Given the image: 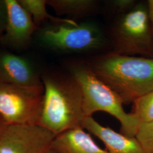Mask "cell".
Wrapping results in <instances>:
<instances>
[{
    "label": "cell",
    "instance_id": "6da1fadb",
    "mask_svg": "<svg viewBox=\"0 0 153 153\" xmlns=\"http://www.w3.org/2000/svg\"><path fill=\"white\" fill-rule=\"evenodd\" d=\"M43 108L39 125L56 136L82 127L86 117L81 86L72 75L44 73Z\"/></svg>",
    "mask_w": 153,
    "mask_h": 153
},
{
    "label": "cell",
    "instance_id": "7a4b0ae2",
    "mask_svg": "<svg viewBox=\"0 0 153 153\" xmlns=\"http://www.w3.org/2000/svg\"><path fill=\"white\" fill-rule=\"evenodd\" d=\"M92 71L117 93L124 104L153 91V59L112 53L97 61Z\"/></svg>",
    "mask_w": 153,
    "mask_h": 153
},
{
    "label": "cell",
    "instance_id": "3957f363",
    "mask_svg": "<svg viewBox=\"0 0 153 153\" xmlns=\"http://www.w3.org/2000/svg\"><path fill=\"white\" fill-rule=\"evenodd\" d=\"M72 76L79 84L83 94V109L85 117L92 116L99 111L104 112L115 117L120 123L121 133L135 137L141 123L132 112L124 109L120 96L92 71L76 68Z\"/></svg>",
    "mask_w": 153,
    "mask_h": 153
},
{
    "label": "cell",
    "instance_id": "277c9868",
    "mask_svg": "<svg viewBox=\"0 0 153 153\" xmlns=\"http://www.w3.org/2000/svg\"><path fill=\"white\" fill-rule=\"evenodd\" d=\"M39 45L62 53H78L100 48L103 36L90 23H51L39 28L34 38Z\"/></svg>",
    "mask_w": 153,
    "mask_h": 153
},
{
    "label": "cell",
    "instance_id": "5b68a950",
    "mask_svg": "<svg viewBox=\"0 0 153 153\" xmlns=\"http://www.w3.org/2000/svg\"><path fill=\"white\" fill-rule=\"evenodd\" d=\"M43 97L44 86L0 83V116L7 125H39Z\"/></svg>",
    "mask_w": 153,
    "mask_h": 153
},
{
    "label": "cell",
    "instance_id": "8992f818",
    "mask_svg": "<svg viewBox=\"0 0 153 153\" xmlns=\"http://www.w3.org/2000/svg\"><path fill=\"white\" fill-rule=\"evenodd\" d=\"M115 33V53L128 56L153 53V33L145 6L139 4L124 15Z\"/></svg>",
    "mask_w": 153,
    "mask_h": 153
},
{
    "label": "cell",
    "instance_id": "52a82bcc",
    "mask_svg": "<svg viewBox=\"0 0 153 153\" xmlns=\"http://www.w3.org/2000/svg\"><path fill=\"white\" fill-rule=\"evenodd\" d=\"M55 137L40 125H7L0 136V153H47Z\"/></svg>",
    "mask_w": 153,
    "mask_h": 153
},
{
    "label": "cell",
    "instance_id": "ba28073f",
    "mask_svg": "<svg viewBox=\"0 0 153 153\" xmlns=\"http://www.w3.org/2000/svg\"><path fill=\"white\" fill-rule=\"evenodd\" d=\"M5 2L6 23L0 45L8 51L25 50L31 45L39 27L18 0H5Z\"/></svg>",
    "mask_w": 153,
    "mask_h": 153
},
{
    "label": "cell",
    "instance_id": "9c48e42d",
    "mask_svg": "<svg viewBox=\"0 0 153 153\" xmlns=\"http://www.w3.org/2000/svg\"><path fill=\"white\" fill-rule=\"evenodd\" d=\"M0 83L27 88L43 87L42 74L33 61L7 49L0 50Z\"/></svg>",
    "mask_w": 153,
    "mask_h": 153
},
{
    "label": "cell",
    "instance_id": "30bf717a",
    "mask_svg": "<svg viewBox=\"0 0 153 153\" xmlns=\"http://www.w3.org/2000/svg\"><path fill=\"white\" fill-rule=\"evenodd\" d=\"M82 128L101 140L108 153H147L135 137H129L101 125L93 116L86 117Z\"/></svg>",
    "mask_w": 153,
    "mask_h": 153
},
{
    "label": "cell",
    "instance_id": "8fae6325",
    "mask_svg": "<svg viewBox=\"0 0 153 153\" xmlns=\"http://www.w3.org/2000/svg\"><path fill=\"white\" fill-rule=\"evenodd\" d=\"M51 149L57 153H108L99 147L82 127L56 136Z\"/></svg>",
    "mask_w": 153,
    "mask_h": 153
},
{
    "label": "cell",
    "instance_id": "7c38bea8",
    "mask_svg": "<svg viewBox=\"0 0 153 153\" xmlns=\"http://www.w3.org/2000/svg\"><path fill=\"white\" fill-rule=\"evenodd\" d=\"M47 4L59 16H79L91 13L97 2L94 0H47Z\"/></svg>",
    "mask_w": 153,
    "mask_h": 153
},
{
    "label": "cell",
    "instance_id": "4fadbf2b",
    "mask_svg": "<svg viewBox=\"0 0 153 153\" xmlns=\"http://www.w3.org/2000/svg\"><path fill=\"white\" fill-rule=\"evenodd\" d=\"M22 7L33 18V21L39 28L43 26L45 22L51 23H74L72 19L62 18L51 15L47 10V0H18Z\"/></svg>",
    "mask_w": 153,
    "mask_h": 153
},
{
    "label": "cell",
    "instance_id": "5bb4252c",
    "mask_svg": "<svg viewBox=\"0 0 153 153\" xmlns=\"http://www.w3.org/2000/svg\"><path fill=\"white\" fill-rule=\"evenodd\" d=\"M133 114L142 123L153 121V91L135 100Z\"/></svg>",
    "mask_w": 153,
    "mask_h": 153
},
{
    "label": "cell",
    "instance_id": "9a60e30c",
    "mask_svg": "<svg viewBox=\"0 0 153 153\" xmlns=\"http://www.w3.org/2000/svg\"><path fill=\"white\" fill-rule=\"evenodd\" d=\"M135 137L146 153H153V121L141 123Z\"/></svg>",
    "mask_w": 153,
    "mask_h": 153
},
{
    "label": "cell",
    "instance_id": "2e32d148",
    "mask_svg": "<svg viewBox=\"0 0 153 153\" xmlns=\"http://www.w3.org/2000/svg\"><path fill=\"white\" fill-rule=\"evenodd\" d=\"M133 0H116L112 2V7L119 12L129 11L134 7Z\"/></svg>",
    "mask_w": 153,
    "mask_h": 153
},
{
    "label": "cell",
    "instance_id": "e0dca14e",
    "mask_svg": "<svg viewBox=\"0 0 153 153\" xmlns=\"http://www.w3.org/2000/svg\"><path fill=\"white\" fill-rule=\"evenodd\" d=\"M6 23V9L5 0H0V37L4 32Z\"/></svg>",
    "mask_w": 153,
    "mask_h": 153
},
{
    "label": "cell",
    "instance_id": "ac0fdd59",
    "mask_svg": "<svg viewBox=\"0 0 153 153\" xmlns=\"http://www.w3.org/2000/svg\"><path fill=\"white\" fill-rule=\"evenodd\" d=\"M147 9L149 19L153 33V0L148 1Z\"/></svg>",
    "mask_w": 153,
    "mask_h": 153
},
{
    "label": "cell",
    "instance_id": "d6986e66",
    "mask_svg": "<svg viewBox=\"0 0 153 153\" xmlns=\"http://www.w3.org/2000/svg\"><path fill=\"white\" fill-rule=\"evenodd\" d=\"M7 126V125L6 124L5 122L0 116V136L1 135L2 133L4 131V129H5Z\"/></svg>",
    "mask_w": 153,
    "mask_h": 153
},
{
    "label": "cell",
    "instance_id": "ffe728a7",
    "mask_svg": "<svg viewBox=\"0 0 153 153\" xmlns=\"http://www.w3.org/2000/svg\"><path fill=\"white\" fill-rule=\"evenodd\" d=\"M47 153H56V152H55L54 150H53L52 149L50 150H49L48 152H47Z\"/></svg>",
    "mask_w": 153,
    "mask_h": 153
}]
</instances>
